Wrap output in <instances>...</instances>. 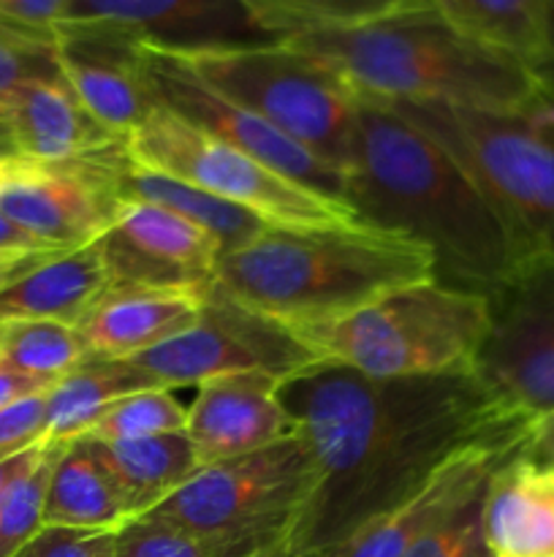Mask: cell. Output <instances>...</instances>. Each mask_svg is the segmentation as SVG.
I'll return each instance as SVG.
<instances>
[{"label":"cell","mask_w":554,"mask_h":557,"mask_svg":"<svg viewBox=\"0 0 554 557\" xmlns=\"http://www.w3.org/2000/svg\"><path fill=\"white\" fill-rule=\"evenodd\" d=\"M383 103L470 174L503 221L521 264L554 261V96L541 90L508 109Z\"/></svg>","instance_id":"cell-5"},{"label":"cell","mask_w":554,"mask_h":557,"mask_svg":"<svg viewBox=\"0 0 554 557\" xmlns=\"http://www.w3.org/2000/svg\"><path fill=\"white\" fill-rule=\"evenodd\" d=\"M318 484L313 449L293 433L250 455L201 466L147 515L217 544L228 557H248L297 531Z\"/></svg>","instance_id":"cell-7"},{"label":"cell","mask_w":554,"mask_h":557,"mask_svg":"<svg viewBox=\"0 0 554 557\" xmlns=\"http://www.w3.org/2000/svg\"><path fill=\"white\" fill-rule=\"evenodd\" d=\"M14 557H114V533L43 525Z\"/></svg>","instance_id":"cell-34"},{"label":"cell","mask_w":554,"mask_h":557,"mask_svg":"<svg viewBox=\"0 0 554 557\" xmlns=\"http://www.w3.org/2000/svg\"><path fill=\"white\" fill-rule=\"evenodd\" d=\"M114 288H206L223 250L204 228L150 201H119L101 239Z\"/></svg>","instance_id":"cell-16"},{"label":"cell","mask_w":554,"mask_h":557,"mask_svg":"<svg viewBox=\"0 0 554 557\" xmlns=\"http://www.w3.org/2000/svg\"><path fill=\"white\" fill-rule=\"evenodd\" d=\"M435 277L429 248L375 226L280 228L221 259L212 286L293 335Z\"/></svg>","instance_id":"cell-3"},{"label":"cell","mask_w":554,"mask_h":557,"mask_svg":"<svg viewBox=\"0 0 554 557\" xmlns=\"http://www.w3.org/2000/svg\"><path fill=\"white\" fill-rule=\"evenodd\" d=\"M0 156H14V147H11L9 125H5L3 112H0Z\"/></svg>","instance_id":"cell-44"},{"label":"cell","mask_w":554,"mask_h":557,"mask_svg":"<svg viewBox=\"0 0 554 557\" xmlns=\"http://www.w3.org/2000/svg\"><path fill=\"white\" fill-rule=\"evenodd\" d=\"M451 27L498 52L536 65L552 49L549 0H427Z\"/></svg>","instance_id":"cell-26"},{"label":"cell","mask_w":554,"mask_h":557,"mask_svg":"<svg viewBox=\"0 0 554 557\" xmlns=\"http://www.w3.org/2000/svg\"><path fill=\"white\" fill-rule=\"evenodd\" d=\"M253 20L277 41L307 33L348 30L405 11L429 9L427 0H242Z\"/></svg>","instance_id":"cell-28"},{"label":"cell","mask_w":554,"mask_h":557,"mask_svg":"<svg viewBox=\"0 0 554 557\" xmlns=\"http://www.w3.org/2000/svg\"><path fill=\"white\" fill-rule=\"evenodd\" d=\"M185 428H188V408L172 392L141 389L114 400L81 438L130 441L147 438V435L182 433Z\"/></svg>","instance_id":"cell-30"},{"label":"cell","mask_w":554,"mask_h":557,"mask_svg":"<svg viewBox=\"0 0 554 557\" xmlns=\"http://www.w3.org/2000/svg\"><path fill=\"white\" fill-rule=\"evenodd\" d=\"M549 3H552V49H549L546 58H543L541 63L532 65V69H536L543 90H546L549 96H554V0H549Z\"/></svg>","instance_id":"cell-43"},{"label":"cell","mask_w":554,"mask_h":557,"mask_svg":"<svg viewBox=\"0 0 554 557\" xmlns=\"http://www.w3.org/2000/svg\"><path fill=\"white\" fill-rule=\"evenodd\" d=\"M487 332V294L429 277L297 335L320 362L373 379H421L476 373Z\"/></svg>","instance_id":"cell-6"},{"label":"cell","mask_w":554,"mask_h":557,"mask_svg":"<svg viewBox=\"0 0 554 557\" xmlns=\"http://www.w3.org/2000/svg\"><path fill=\"white\" fill-rule=\"evenodd\" d=\"M54 63L81 107L112 134L128 139L158 101L139 44L90 27H54Z\"/></svg>","instance_id":"cell-17"},{"label":"cell","mask_w":554,"mask_h":557,"mask_svg":"<svg viewBox=\"0 0 554 557\" xmlns=\"http://www.w3.org/2000/svg\"><path fill=\"white\" fill-rule=\"evenodd\" d=\"M130 511L90 438L65 441L54 460L43 500V525L74 531H119Z\"/></svg>","instance_id":"cell-23"},{"label":"cell","mask_w":554,"mask_h":557,"mask_svg":"<svg viewBox=\"0 0 554 557\" xmlns=\"http://www.w3.org/2000/svg\"><path fill=\"white\" fill-rule=\"evenodd\" d=\"M54 384H58V381H47V379H38V375L20 373V370L0 362V411L27 400V397L43 395V392L52 389Z\"/></svg>","instance_id":"cell-38"},{"label":"cell","mask_w":554,"mask_h":557,"mask_svg":"<svg viewBox=\"0 0 554 557\" xmlns=\"http://www.w3.org/2000/svg\"><path fill=\"white\" fill-rule=\"evenodd\" d=\"M161 389L199 386L228 373H259L286 381L320 359L286 326L250 313L210 286L199 319L172 341L128 359Z\"/></svg>","instance_id":"cell-10"},{"label":"cell","mask_w":554,"mask_h":557,"mask_svg":"<svg viewBox=\"0 0 554 557\" xmlns=\"http://www.w3.org/2000/svg\"><path fill=\"white\" fill-rule=\"evenodd\" d=\"M119 158L123 147L71 163L16 158L0 185V212L49 250L96 243L112 226L119 207Z\"/></svg>","instance_id":"cell-13"},{"label":"cell","mask_w":554,"mask_h":557,"mask_svg":"<svg viewBox=\"0 0 554 557\" xmlns=\"http://www.w3.org/2000/svg\"><path fill=\"white\" fill-rule=\"evenodd\" d=\"M117 190L119 201H150V205L172 210L174 215L204 228L221 245L223 256L253 243V239H259L261 234L272 228L259 215L231 205V201L217 199V196L206 194V190L196 188L190 183H182L177 177H168V174L136 166L125 156V145L123 158L117 163Z\"/></svg>","instance_id":"cell-24"},{"label":"cell","mask_w":554,"mask_h":557,"mask_svg":"<svg viewBox=\"0 0 554 557\" xmlns=\"http://www.w3.org/2000/svg\"><path fill=\"white\" fill-rule=\"evenodd\" d=\"M141 389H161V386H155V381L141 373L134 362L90 359L87 364L63 375L47 392L43 438L58 441V444L81 438L114 400Z\"/></svg>","instance_id":"cell-27"},{"label":"cell","mask_w":554,"mask_h":557,"mask_svg":"<svg viewBox=\"0 0 554 557\" xmlns=\"http://www.w3.org/2000/svg\"><path fill=\"white\" fill-rule=\"evenodd\" d=\"M96 444L128 506L130 520L158 509L201 468L199 451L185 430Z\"/></svg>","instance_id":"cell-25"},{"label":"cell","mask_w":554,"mask_h":557,"mask_svg":"<svg viewBox=\"0 0 554 557\" xmlns=\"http://www.w3.org/2000/svg\"><path fill=\"white\" fill-rule=\"evenodd\" d=\"M280 400L313 449L320 484L297 525L304 557L345 542L411 498L456 451L532 430L476 373L373 379L318 362L280 381Z\"/></svg>","instance_id":"cell-1"},{"label":"cell","mask_w":554,"mask_h":557,"mask_svg":"<svg viewBox=\"0 0 554 557\" xmlns=\"http://www.w3.org/2000/svg\"><path fill=\"white\" fill-rule=\"evenodd\" d=\"M60 25L112 33L172 54L277 41L242 0H68Z\"/></svg>","instance_id":"cell-15"},{"label":"cell","mask_w":554,"mask_h":557,"mask_svg":"<svg viewBox=\"0 0 554 557\" xmlns=\"http://www.w3.org/2000/svg\"><path fill=\"white\" fill-rule=\"evenodd\" d=\"M0 112L9 125L14 156L36 163L85 161L106 156L125 141L92 117L60 76L16 87L0 101Z\"/></svg>","instance_id":"cell-19"},{"label":"cell","mask_w":554,"mask_h":557,"mask_svg":"<svg viewBox=\"0 0 554 557\" xmlns=\"http://www.w3.org/2000/svg\"><path fill=\"white\" fill-rule=\"evenodd\" d=\"M530 449L536 451V455L546 457V460H554V417L543 419V422H538L536 428H532Z\"/></svg>","instance_id":"cell-42"},{"label":"cell","mask_w":554,"mask_h":557,"mask_svg":"<svg viewBox=\"0 0 554 557\" xmlns=\"http://www.w3.org/2000/svg\"><path fill=\"white\" fill-rule=\"evenodd\" d=\"M345 180L358 218L429 248L449 286L489 297L525 267L470 174L389 103L358 96Z\"/></svg>","instance_id":"cell-2"},{"label":"cell","mask_w":554,"mask_h":557,"mask_svg":"<svg viewBox=\"0 0 554 557\" xmlns=\"http://www.w3.org/2000/svg\"><path fill=\"white\" fill-rule=\"evenodd\" d=\"M206 292H199V288H112L79 324L90 346V359L128 362L172 341L199 319Z\"/></svg>","instance_id":"cell-21"},{"label":"cell","mask_w":554,"mask_h":557,"mask_svg":"<svg viewBox=\"0 0 554 557\" xmlns=\"http://www.w3.org/2000/svg\"><path fill=\"white\" fill-rule=\"evenodd\" d=\"M405 557H489L481 533V500L443 531L418 542Z\"/></svg>","instance_id":"cell-35"},{"label":"cell","mask_w":554,"mask_h":557,"mask_svg":"<svg viewBox=\"0 0 554 557\" xmlns=\"http://www.w3.org/2000/svg\"><path fill=\"white\" fill-rule=\"evenodd\" d=\"M141 58H144V74L158 107L168 109L204 134L237 147L244 156L275 169L282 177L329 199L345 201V174L340 169L331 166L329 161L315 156L313 150L299 145L297 139L282 134L280 128L266 123L250 109L217 96L204 82L196 79L193 71L174 54L141 47Z\"/></svg>","instance_id":"cell-12"},{"label":"cell","mask_w":554,"mask_h":557,"mask_svg":"<svg viewBox=\"0 0 554 557\" xmlns=\"http://www.w3.org/2000/svg\"><path fill=\"white\" fill-rule=\"evenodd\" d=\"M101 243L63 250L0 292V324L5 321H63L79 326L112 292Z\"/></svg>","instance_id":"cell-22"},{"label":"cell","mask_w":554,"mask_h":557,"mask_svg":"<svg viewBox=\"0 0 554 557\" xmlns=\"http://www.w3.org/2000/svg\"><path fill=\"white\" fill-rule=\"evenodd\" d=\"M481 533L489 557H554V462L530 444L489 476Z\"/></svg>","instance_id":"cell-20"},{"label":"cell","mask_w":554,"mask_h":557,"mask_svg":"<svg viewBox=\"0 0 554 557\" xmlns=\"http://www.w3.org/2000/svg\"><path fill=\"white\" fill-rule=\"evenodd\" d=\"M68 0H0V20L38 33H54Z\"/></svg>","instance_id":"cell-37"},{"label":"cell","mask_w":554,"mask_h":557,"mask_svg":"<svg viewBox=\"0 0 554 557\" xmlns=\"http://www.w3.org/2000/svg\"><path fill=\"white\" fill-rule=\"evenodd\" d=\"M54 33L27 30L0 20V101L33 79H54Z\"/></svg>","instance_id":"cell-33"},{"label":"cell","mask_w":554,"mask_h":557,"mask_svg":"<svg viewBox=\"0 0 554 557\" xmlns=\"http://www.w3.org/2000/svg\"><path fill=\"white\" fill-rule=\"evenodd\" d=\"M114 557H228L217 544L158 515H141L114 531Z\"/></svg>","instance_id":"cell-32"},{"label":"cell","mask_w":554,"mask_h":557,"mask_svg":"<svg viewBox=\"0 0 554 557\" xmlns=\"http://www.w3.org/2000/svg\"><path fill=\"white\" fill-rule=\"evenodd\" d=\"M49 256H54V250H0V292L27 275Z\"/></svg>","instance_id":"cell-39"},{"label":"cell","mask_w":554,"mask_h":557,"mask_svg":"<svg viewBox=\"0 0 554 557\" xmlns=\"http://www.w3.org/2000/svg\"><path fill=\"white\" fill-rule=\"evenodd\" d=\"M375 101L508 109L543 90L536 69L473 41L438 11L418 9L348 30L286 38Z\"/></svg>","instance_id":"cell-4"},{"label":"cell","mask_w":554,"mask_h":557,"mask_svg":"<svg viewBox=\"0 0 554 557\" xmlns=\"http://www.w3.org/2000/svg\"><path fill=\"white\" fill-rule=\"evenodd\" d=\"M0 362L20 373L60 381L90 362L79 326L63 321H5L0 324Z\"/></svg>","instance_id":"cell-29"},{"label":"cell","mask_w":554,"mask_h":557,"mask_svg":"<svg viewBox=\"0 0 554 557\" xmlns=\"http://www.w3.org/2000/svg\"><path fill=\"white\" fill-rule=\"evenodd\" d=\"M16 158H20V156H0V185H3L5 177H9V174H11V169H14Z\"/></svg>","instance_id":"cell-45"},{"label":"cell","mask_w":554,"mask_h":557,"mask_svg":"<svg viewBox=\"0 0 554 557\" xmlns=\"http://www.w3.org/2000/svg\"><path fill=\"white\" fill-rule=\"evenodd\" d=\"M125 156L136 166L168 174L206 194L253 212L280 228L367 226L345 201L304 188L237 147L204 134L168 109L155 112L125 139Z\"/></svg>","instance_id":"cell-9"},{"label":"cell","mask_w":554,"mask_h":557,"mask_svg":"<svg viewBox=\"0 0 554 557\" xmlns=\"http://www.w3.org/2000/svg\"><path fill=\"white\" fill-rule=\"evenodd\" d=\"M43 446H47V438L36 441L33 446H27V449H22V451H14V455L0 457V495L5 493V487H9V484L14 482L20 473H25L27 468L36 462V457L41 455Z\"/></svg>","instance_id":"cell-40"},{"label":"cell","mask_w":554,"mask_h":557,"mask_svg":"<svg viewBox=\"0 0 554 557\" xmlns=\"http://www.w3.org/2000/svg\"><path fill=\"white\" fill-rule=\"evenodd\" d=\"M530 435L532 430H511L465 446L411 498L315 557H405L418 542L443 531L456 517L473 509L481 500L494 468L530 444Z\"/></svg>","instance_id":"cell-14"},{"label":"cell","mask_w":554,"mask_h":557,"mask_svg":"<svg viewBox=\"0 0 554 557\" xmlns=\"http://www.w3.org/2000/svg\"><path fill=\"white\" fill-rule=\"evenodd\" d=\"M0 250H49L43 248L38 239H33L30 234L22 232L14 221L0 212ZM54 253H63V250H54Z\"/></svg>","instance_id":"cell-41"},{"label":"cell","mask_w":554,"mask_h":557,"mask_svg":"<svg viewBox=\"0 0 554 557\" xmlns=\"http://www.w3.org/2000/svg\"><path fill=\"white\" fill-rule=\"evenodd\" d=\"M185 433L193 441L201 466H210L277 444L297 428L280 400V381L250 370L196 386Z\"/></svg>","instance_id":"cell-18"},{"label":"cell","mask_w":554,"mask_h":557,"mask_svg":"<svg viewBox=\"0 0 554 557\" xmlns=\"http://www.w3.org/2000/svg\"><path fill=\"white\" fill-rule=\"evenodd\" d=\"M476 375L514 417H554V261L530 264L489 294Z\"/></svg>","instance_id":"cell-11"},{"label":"cell","mask_w":554,"mask_h":557,"mask_svg":"<svg viewBox=\"0 0 554 557\" xmlns=\"http://www.w3.org/2000/svg\"><path fill=\"white\" fill-rule=\"evenodd\" d=\"M60 446L63 444L47 438L36 462L0 495V557H14L43 528V500Z\"/></svg>","instance_id":"cell-31"},{"label":"cell","mask_w":554,"mask_h":557,"mask_svg":"<svg viewBox=\"0 0 554 557\" xmlns=\"http://www.w3.org/2000/svg\"><path fill=\"white\" fill-rule=\"evenodd\" d=\"M552 462H554V460H552Z\"/></svg>","instance_id":"cell-46"},{"label":"cell","mask_w":554,"mask_h":557,"mask_svg":"<svg viewBox=\"0 0 554 557\" xmlns=\"http://www.w3.org/2000/svg\"><path fill=\"white\" fill-rule=\"evenodd\" d=\"M174 58L217 96L250 109L348 174L358 96L329 65L286 41Z\"/></svg>","instance_id":"cell-8"},{"label":"cell","mask_w":554,"mask_h":557,"mask_svg":"<svg viewBox=\"0 0 554 557\" xmlns=\"http://www.w3.org/2000/svg\"><path fill=\"white\" fill-rule=\"evenodd\" d=\"M47 422V392L0 411V457L27 449L43 438Z\"/></svg>","instance_id":"cell-36"}]
</instances>
